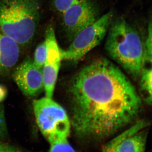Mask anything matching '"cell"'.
I'll return each instance as SVG.
<instances>
[{"instance_id":"obj_1","label":"cell","mask_w":152,"mask_h":152,"mask_svg":"<svg viewBox=\"0 0 152 152\" xmlns=\"http://www.w3.org/2000/svg\"><path fill=\"white\" fill-rule=\"evenodd\" d=\"M71 126L78 137L102 140L133 122L142 108L135 88L119 68L102 58L72 79Z\"/></svg>"},{"instance_id":"obj_4","label":"cell","mask_w":152,"mask_h":152,"mask_svg":"<svg viewBox=\"0 0 152 152\" xmlns=\"http://www.w3.org/2000/svg\"><path fill=\"white\" fill-rule=\"evenodd\" d=\"M33 105L38 126L50 143L68 139L71 121L61 106L47 97L35 100Z\"/></svg>"},{"instance_id":"obj_5","label":"cell","mask_w":152,"mask_h":152,"mask_svg":"<svg viewBox=\"0 0 152 152\" xmlns=\"http://www.w3.org/2000/svg\"><path fill=\"white\" fill-rule=\"evenodd\" d=\"M113 15V11L110 10L79 32L68 48L61 49L62 60L78 61L99 45L107 33Z\"/></svg>"},{"instance_id":"obj_6","label":"cell","mask_w":152,"mask_h":152,"mask_svg":"<svg viewBox=\"0 0 152 152\" xmlns=\"http://www.w3.org/2000/svg\"><path fill=\"white\" fill-rule=\"evenodd\" d=\"M62 15L66 36L71 42L79 32L99 18L97 6L91 0H85L72 6Z\"/></svg>"},{"instance_id":"obj_8","label":"cell","mask_w":152,"mask_h":152,"mask_svg":"<svg viewBox=\"0 0 152 152\" xmlns=\"http://www.w3.org/2000/svg\"><path fill=\"white\" fill-rule=\"evenodd\" d=\"M13 77L22 93L27 96H37L44 88L42 69L37 66L31 58L26 59L17 67Z\"/></svg>"},{"instance_id":"obj_9","label":"cell","mask_w":152,"mask_h":152,"mask_svg":"<svg viewBox=\"0 0 152 152\" xmlns=\"http://www.w3.org/2000/svg\"><path fill=\"white\" fill-rule=\"evenodd\" d=\"M19 45L0 31V75L10 70L18 60Z\"/></svg>"},{"instance_id":"obj_3","label":"cell","mask_w":152,"mask_h":152,"mask_svg":"<svg viewBox=\"0 0 152 152\" xmlns=\"http://www.w3.org/2000/svg\"><path fill=\"white\" fill-rule=\"evenodd\" d=\"M35 0H0V31L21 45L32 39L39 23Z\"/></svg>"},{"instance_id":"obj_17","label":"cell","mask_w":152,"mask_h":152,"mask_svg":"<svg viewBox=\"0 0 152 152\" xmlns=\"http://www.w3.org/2000/svg\"><path fill=\"white\" fill-rule=\"evenodd\" d=\"M7 135L4 112L2 106L0 105V141L5 138Z\"/></svg>"},{"instance_id":"obj_12","label":"cell","mask_w":152,"mask_h":152,"mask_svg":"<svg viewBox=\"0 0 152 152\" xmlns=\"http://www.w3.org/2000/svg\"><path fill=\"white\" fill-rule=\"evenodd\" d=\"M132 131L130 129L126 130L106 144L102 152H118L117 146L124 139L132 135Z\"/></svg>"},{"instance_id":"obj_10","label":"cell","mask_w":152,"mask_h":152,"mask_svg":"<svg viewBox=\"0 0 152 152\" xmlns=\"http://www.w3.org/2000/svg\"><path fill=\"white\" fill-rule=\"evenodd\" d=\"M146 61L140 78L142 100L152 106V58L146 57Z\"/></svg>"},{"instance_id":"obj_18","label":"cell","mask_w":152,"mask_h":152,"mask_svg":"<svg viewBox=\"0 0 152 152\" xmlns=\"http://www.w3.org/2000/svg\"><path fill=\"white\" fill-rule=\"evenodd\" d=\"M0 152H18L15 147L10 145L0 143Z\"/></svg>"},{"instance_id":"obj_15","label":"cell","mask_w":152,"mask_h":152,"mask_svg":"<svg viewBox=\"0 0 152 152\" xmlns=\"http://www.w3.org/2000/svg\"><path fill=\"white\" fill-rule=\"evenodd\" d=\"M85 0H53V4L57 11L63 14L66 10Z\"/></svg>"},{"instance_id":"obj_19","label":"cell","mask_w":152,"mask_h":152,"mask_svg":"<svg viewBox=\"0 0 152 152\" xmlns=\"http://www.w3.org/2000/svg\"><path fill=\"white\" fill-rule=\"evenodd\" d=\"M7 95V90L6 87L0 84V103L4 100Z\"/></svg>"},{"instance_id":"obj_16","label":"cell","mask_w":152,"mask_h":152,"mask_svg":"<svg viewBox=\"0 0 152 152\" xmlns=\"http://www.w3.org/2000/svg\"><path fill=\"white\" fill-rule=\"evenodd\" d=\"M146 57L152 58V14L150 18L148 26V35L145 42Z\"/></svg>"},{"instance_id":"obj_7","label":"cell","mask_w":152,"mask_h":152,"mask_svg":"<svg viewBox=\"0 0 152 152\" xmlns=\"http://www.w3.org/2000/svg\"><path fill=\"white\" fill-rule=\"evenodd\" d=\"M45 42L46 44L47 56L42 68L44 88L46 96L52 98L61 66V48L57 42L54 29L51 26L47 28Z\"/></svg>"},{"instance_id":"obj_13","label":"cell","mask_w":152,"mask_h":152,"mask_svg":"<svg viewBox=\"0 0 152 152\" xmlns=\"http://www.w3.org/2000/svg\"><path fill=\"white\" fill-rule=\"evenodd\" d=\"M47 56L46 44L45 41L37 47L34 53V64L38 68L42 69Z\"/></svg>"},{"instance_id":"obj_11","label":"cell","mask_w":152,"mask_h":152,"mask_svg":"<svg viewBox=\"0 0 152 152\" xmlns=\"http://www.w3.org/2000/svg\"><path fill=\"white\" fill-rule=\"evenodd\" d=\"M148 133L145 130L138 132L128 137L116 147L118 152H145Z\"/></svg>"},{"instance_id":"obj_2","label":"cell","mask_w":152,"mask_h":152,"mask_svg":"<svg viewBox=\"0 0 152 152\" xmlns=\"http://www.w3.org/2000/svg\"><path fill=\"white\" fill-rule=\"evenodd\" d=\"M105 48L108 54L135 79L140 78L146 61L145 42L138 30L124 19L112 20Z\"/></svg>"},{"instance_id":"obj_14","label":"cell","mask_w":152,"mask_h":152,"mask_svg":"<svg viewBox=\"0 0 152 152\" xmlns=\"http://www.w3.org/2000/svg\"><path fill=\"white\" fill-rule=\"evenodd\" d=\"M49 152H76L71 145L68 139L51 143Z\"/></svg>"}]
</instances>
